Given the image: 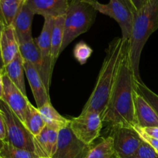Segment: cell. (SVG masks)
Wrapping results in <instances>:
<instances>
[{
  "label": "cell",
  "mask_w": 158,
  "mask_h": 158,
  "mask_svg": "<svg viewBox=\"0 0 158 158\" xmlns=\"http://www.w3.org/2000/svg\"><path fill=\"white\" fill-rule=\"evenodd\" d=\"M135 80L129 56L128 43L106 107L102 115V122L111 128H134L136 126L134 110Z\"/></svg>",
  "instance_id": "obj_1"
},
{
  "label": "cell",
  "mask_w": 158,
  "mask_h": 158,
  "mask_svg": "<svg viewBox=\"0 0 158 158\" xmlns=\"http://www.w3.org/2000/svg\"><path fill=\"white\" fill-rule=\"evenodd\" d=\"M129 40L116 38L109 43L102 63L97 83L81 113L96 112L102 117L116 82L122 56Z\"/></svg>",
  "instance_id": "obj_2"
},
{
  "label": "cell",
  "mask_w": 158,
  "mask_h": 158,
  "mask_svg": "<svg viewBox=\"0 0 158 158\" xmlns=\"http://www.w3.org/2000/svg\"><path fill=\"white\" fill-rule=\"evenodd\" d=\"M158 29V0H147L133 15V29L129 40V56L135 78L142 81L139 75L141 53L149 37Z\"/></svg>",
  "instance_id": "obj_3"
},
{
  "label": "cell",
  "mask_w": 158,
  "mask_h": 158,
  "mask_svg": "<svg viewBox=\"0 0 158 158\" xmlns=\"http://www.w3.org/2000/svg\"><path fill=\"white\" fill-rule=\"evenodd\" d=\"M96 13L97 11L85 0H69L64 15V32L60 53L74 39L92 26Z\"/></svg>",
  "instance_id": "obj_4"
},
{
  "label": "cell",
  "mask_w": 158,
  "mask_h": 158,
  "mask_svg": "<svg viewBox=\"0 0 158 158\" xmlns=\"http://www.w3.org/2000/svg\"><path fill=\"white\" fill-rule=\"evenodd\" d=\"M0 110L2 112L6 123L7 134L6 142L15 148L36 153L34 137L2 100H0Z\"/></svg>",
  "instance_id": "obj_5"
},
{
  "label": "cell",
  "mask_w": 158,
  "mask_h": 158,
  "mask_svg": "<svg viewBox=\"0 0 158 158\" xmlns=\"http://www.w3.org/2000/svg\"><path fill=\"white\" fill-rule=\"evenodd\" d=\"M97 12L106 15L116 20L120 26L122 38L129 40L133 23V13L128 7L119 0H110L107 4H102L97 0H85Z\"/></svg>",
  "instance_id": "obj_6"
},
{
  "label": "cell",
  "mask_w": 158,
  "mask_h": 158,
  "mask_svg": "<svg viewBox=\"0 0 158 158\" xmlns=\"http://www.w3.org/2000/svg\"><path fill=\"white\" fill-rule=\"evenodd\" d=\"M70 127L77 139L91 145L99 137L103 122L96 112L81 113L78 117L70 119Z\"/></svg>",
  "instance_id": "obj_7"
},
{
  "label": "cell",
  "mask_w": 158,
  "mask_h": 158,
  "mask_svg": "<svg viewBox=\"0 0 158 158\" xmlns=\"http://www.w3.org/2000/svg\"><path fill=\"white\" fill-rule=\"evenodd\" d=\"M69 123L59 131L57 150L52 158H85L92 148L93 143L86 144L75 137Z\"/></svg>",
  "instance_id": "obj_8"
},
{
  "label": "cell",
  "mask_w": 158,
  "mask_h": 158,
  "mask_svg": "<svg viewBox=\"0 0 158 158\" xmlns=\"http://www.w3.org/2000/svg\"><path fill=\"white\" fill-rule=\"evenodd\" d=\"M44 23L40 35L34 39L35 43L40 51V56L43 63V71L41 79L44 83L46 89L49 92L50 85L51 81V76L54 69L51 66V33L54 26V18L53 17H43Z\"/></svg>",
  "instance_id": "obj_9"
},
{
  "label": "cell",
  "mask_w": 158,
  "mask_h": 158,
  "mask_svg": "<svg viewBox=\"0 0 158 158\" xmlns=\"http://www.w3.org/2000/svg\"><path fill=\"white\" fill-rule=\"evenodd\" d=\"M109 136L119 158H133L143 142L134 128L112 127Z\"/></svg>",
  "instance_id": "obj_10"
},
{
  "label": "cell",
  "mask_w": 158,
  "mask_h": 158,
  "mask_svg": "<svg viewBox=\"0 0 158 158\" xmlns=\"http://www.w3.org/2000/svg\"><path fill=\"white\" fill-rule=\"evenodd\" d=\"M1 74L3 80V97L2 100L24 123L28 111L29 100L27 97L12 83L5 73Z\"/></svg>",
  "instance_id": "obj_11"
},
{
  "label": "cell",
  "mask_w": 158,
  "mask_h": 158,
  "mask_svg": "<svg viewBox=\"0 0 158 158\" xmlns=\"http://www.w3.org/2000/svg\"><path fill=\"white\" fill-rule=\"evenodd\" d=\"M69 0H25L26 6L33 13L43 17L65 15Z\"/></svg>",
  "instance_id": "obj_12"
},
{
  "label": "cell",
  "mask_w": 158,
  "mask_h": 158,
  "mask_svg": "<svg viewBox=\"0 0 158 158\" xmlns=\"http://www.w3.org/2000/svg\"><path fill=\"white\" fill-rule=\"evenodd\" d=\"M35 14L24 2L17 12L12 25L15 29L19 44L32 40V23Z\"/></svg>",
  "instance_id": "obj_13"
},
{
  "label": "cell",
  "mask_w": 158,
  "mask_h": 158,
  "mask_svg": "<svg viewBox=\"0 0 158 158\" xmlns=\"http://www.w3.org/2000/svg\"><path fill=\"white\" fill-rule=\"evenodd\" d=\"M23 67H24L25 74L27 77L29 86L32 89L33 95L35 99L37 108L41 107L46 103L50 101L49 92L46 89L43 82L42 81L39 73L31 63L26 60H23Z\"/></svg>",
  "instance_id": "obj_14"
},
{
  "label": "cell",
  "mask_w": 158,
  "mask_h": 158,
  "mask_svg": "<svg viewBox=\"0 0 158 158\" xmlns=\"http://www.w3.org/2000/svg\"><path fill=\"white\" fill-rule=\"evenodd\" d=\"M134 110L136 126L142 128L158 127V117L147 102V100L136 92L134 93Z\"/></svg>",
  "instance_id": "obj_15"
},
{
  "label": "cell",
  "mask_w": 158,
  "mask_h": 158,
  "mask_svg": "<svg viewBox=\"0 0 158 158\" xmlns=\"http://www.w3.org/2000/svg\"><path fill=\"white\" fill-rule=\"evenodd\" d=\"M58 134V130L45 126L41 132L34 137L36 154L40 157H52L57 150Z\"/></svg>",
  "instance_id": "obj_16"
},
{
  "label": "cell",
  "mask_w": 158,
  "mask_h": 158,
  "mask_svg": "<svg viewBox=\"0 0 158 158\" xmlns=\"http://www.w3.org/2000/svg\"><path fill=\"white\" fill-rule=\"evenodd\" d=\"M20 44L12 25L6 26L0 39V54L3 66H7L18 54ZM4 72V71H3Z\"/></svg>",
  "instance_id": "obj_17"
},
{
  "label": "cell",
  "mask_w": 158,
  "mask_h": 158,
  "mask_svg": "<svg viewBox=\"0 0 158 158\" xmlns=\"http://www.w3.org/2000/svg\"><path fill=\"white\" fill-rule=\"evenodd\" d=\"M7 75L12 83L24 94L26 96V86H25L24 74L25 70L23 67V59L19 51L18 54L15 58L5 66L4 72Z\"/></svg>",
  "instance_id": "obj_18"
},
{
  "label": "cell",
  "mask_w": 158,
  "mask_h": 158,
  "mask_svg": "<svg viewBox=\"0 0 158 158\" xmlns=\"http://www.w3.org/2000/svg\"><path fill=\"white\" fill-rule=\"evenodd\" d=\"M65 16L54 18V26L51 33V66L54 69L57 58L60 54V48L64 39Z\"/></svg>",
  "instance_id": "obj_19"
},
{
  "label": "cell",
  "mask_w": 158,
  "mask_h": 158,
  "mask_svg": "<svg viewBox=\"0 0 158 158\" xmlns=\"http://www.w3.org/2000/svg\"><path fill=\"white\" fill-rule=\"evenodd\" d=\"M46 126L60 131L70 123V120L60 115L52 106L50 101L38 108Z\"/></svg>",
  "instance_id": "obj_20"
},
{
  "label": "cell",
  "mask_w": 158,
  "mask_h": 158,
  "mask_svg": "<svg viewBox=\"0 0 158 158\" xmlns=\"http://www.w3.org/2000/svg\"><path fill=\"white\" fill-rule=\"evenodd\" d=\"M19 51L23 60H26L31 63L41 77L42 71H43V63H42L40 51L35 43L34 39L26 43L20 44Z\"/></svg>",
  "instance_id": "obj_21"
},
{
  "label": "cell",
  "mask_w": 158,
  "mask_h": 158,
  "mask_svg": "<svg viewBox=\"0 0 158 158\" xmlns=\"http://www.w3.org/2000/svg\"><path fill=\"white\" fill-rule=\"evenodd\" d=\"M85 158H119L115 151L111 136L102 138L94 146L92 145Z\"/></svg>",
  "instance_id": "obj_22"
},
{
  "label": "cell",
  "mask_w": 158,
  "mask_h": 158,
  "mask_svg": "<svg viewBox=\"0 0 158 158\" xmlns=\"http://www.w3.org/2000/svg\"><path fill=\"white\" fill-rule=\"evenodd\" d=\"M24 125L34 137H37L46 126L38 108L35 107L30 102L28 103V111Z\"/></svg>",
  "instance_id": "obj_23"
},
{
  "label": "cell",
  "mask_w": 158,
  "mask_h": 158,
  "mask_svg": "<svg viewBox=\"0 0 158 158\" xmlns=\"http://www.w3.org/2000/svg\"><path fill=\"white\" fill-rule=\"evenodd\" d=\"M25 0H0L1 19L6 26L12 25Z\"/></svg>",
  "instance_id": "obj_24"
},
{
  "label": "cell",
  "mask_w": 158,
  "mask_h": 158,
  "mask_svg": "<svg viewBox=\"0 0 158 158\" xmlns=\"http://www.w3.org/2000/svg\"><path fill=\"white\" fill-rule=\"evenodd\" d=\"M0 155L2 158H40L36 153L15 148L7 142H5Z\"/></svg>",
  "instance_id": "obj_25"
},
{
  "label": "cell",
  "mask_w": 158,
  "mask_h": 158,
  "mask_svg": "<svg viewBox=\"0 0 158 158\" xmlns=\"http://www.w3.org/2000/svg\"><path fill=\"white\" fill-rule=\"evenodd\" d=\"M135 89L150 105L158 117V95L149 89L142 81L135 80Z\"/></svg>",
  "instance_id": "obj_26"
},
{
  "label": "cell",
  "mask_w": 158,
  "mask_h": 158,
  "mask_svg": "<svg viewBox=\"0 0 158 158\" xmlns=\"http://www.w3.org/2000/svg\"><path fill=\"white\" fill-rule=\"evenodd\" d=\"M92 53V49L88 45L84 42L77 43L75 46L74 49V58L77 60L81 64H85L91 56Z\"/></svg>",
  "instance_id": "obj_27"
},
{
  "label": "cell",
  "mask_w": 158,
  "mask_h": 158,
  "mask_svg": "<svg viewBox=\"0 0 158 158\" xmlns=\"http://www.w3.org/2000/svg\"><path fill=\"white\" fill-rule=\"evenodd\" d=\"M133 158H158V154L148 143L143 141Z\"/></svg>",
  "instance_id": "obj_28"
},
{
  "label": "cell",
  "mask_w": 158,
  "mask_h": 158,
  "mask_svg": "<svg viewBox=\"0 0 158 158\" xmlns=\"http://www.w3.org/2000/svg\"><path fill=\"white\" fill-rule=\"evenodd\" d=\"M134 130L138 133V134L139 135V137H141L143 140L146 143H148L153 150L156 152V154H158V140L157 139H155L153 137H150V136L147 135V134L143 132V131L141 130V128L138 126H135Z\"/></svg>",
  "instance_id": "obj_29"
},
{
  "label": "cell",
  "mask_w": 158,
  "mask_h": 158,
  "mask_svg": "<svg viewBox=\"0 0 158 158\" xmlns=\"http://www.w3.org/2000/svg\"><path fill=\"white\" fill-rule=\"evenodd\" d=\"M7 134H6V127L5 123V119L3 117V114L0 110V139L6 142Z\"/></svg>",
  "instance_id": "obj_30"
},
{
  "label": "cell",
  "mask_w": 158,
  "mask_h": 158,
  "mask_svg": "<svg viewBox=\"0 0 158 158\" xmlns=\"http://www.w3.org/2000/svg\"><path fill=\"white\" fill-rule=\"evenodd\" d=\"M141 130L143 131L145 134L147 135L150 136V137H153L155 139L158 140V127H146L142 128L140 127Z\"/></svg>",
  "instance_id": "obj_31"
},
{
  "label": "cell",
  "mask_w": 158,
  "mask_h": 158,
  "mask_svg": "<svg viewBox=\"0 0 158 158\" xmlns=\"http://www.w3.org/2000/svg\"><path fill=\"white\" fill-rule=\"evenodd\" d=\"M131 4L133 5V8H134L135 11H138L144 5V3L146 2L147 0H129Z\"/></svg>",
  "instance_id": "obj_32"
},
{
  "label": "cell",
  "mask_w": 158,
  "mask_h": 158,
  "mask_svg": "<svg viewBox=\"0 0 158 158\" xmlns=\"http://www.w3.org/2000/svg\"><path fill=\"white\" fill-rule=\"evenodd\" d=\"M6 25L5 23H3L2 20L0 19V39H1V35H2V32L3 29L5 28ZM3 71H4V66H3V63L2 60V57H1V54H0V73H2Z\"/></svg>",
  "instance_id": "obj_33"
},
{
  "label": "cell",
  "mask_w": 158,
  "mask_h": 158,
  "mask_svg": "<svg viewBox=\"0 0 158 158\" xmlns=\"http://www.w3.org/2000/svg\"><path fill=\"white\" fill-rule=\"evenodd\" d=\"M119 1L121 2H122L123 5H125V6H126V7H128L129 9L130 10H131V12H133V15H134V13H135V12H136V11H135L134 8H133V5L131 4V2H130L129 0H119Z\"/></svg>",
  "instance_id": "obj_34"
},
{
  "label": "cell",
  "mask_w": 158,
  "mask_h": 158,
  "mask_svg": "<svg viewBox=\"0 0 158 158\" xmlns=\"http://www.w3.org/2000/svg\"><path fill=\"white\" fill-rule=\"evenodd\" d=\"M3 97V80L2 76L0 73V100H2Z\"/></svg>",
  "instance_id": "obj_35"
},
{
  "label": "cell",
  "mask_w": 158,
  "mask_h": 158,
  "mask_svg": "<svg viewBox=\"0 0 158 158\" xmlns=\"http://www.w3.org/2000/svg\"><path fill=\"white\" fill-rule=\"evenodd\" d=\"M4 143H5V142L0 139V151H1L2 149L3 146H4Z\"/></svg>",
  "instance_id": "obj_36"
},
{
  "label": "cell",
  "mask_w": 158,
  "mask_h": 158,
  "mask_svg": "<svg viewBox=\"0 0 158 158\" xmlns=\"http://www.w3.org/2000/svg\"><path fill=\"white\" fill-rule=\"evenodd\" d=\"M40 158H52V157H41Z\"/></svg>",
  "instance_id": "obj_37"
},
{
  "label": "cell",
  "mask_w": 158,
  "mask_h": 158,
  "mask_svg": "<svg viewBox=\"0 0 158 158\" xmlns=\"http://www.w3.org/2000/svg\"><path fill=\"white\" fill-rule=\"evenodd\" d=\"M0 19H1V12H0Z\"/></svg>",
  "instance_id": "obj_38"
},
{
  "label": "cell",
  "mask_w": 158,
  "mask_h": 158,
  "mask_svg": "<svg viewBox=\"0 0 158 158\" xmlns=\"http://www.w3.org/2000/svg\"><path fill=\"white\" fill-rule=\"evenodd\" d=\"M0 158H2V156H1V155H0Z\"/></svg>",
  "instance_id": "obj_39"
}]
</instances>
